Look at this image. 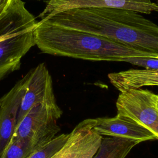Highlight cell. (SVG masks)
<instances>
[{"label":"cell","instance_id":"1","mask_svg":"<svg viewBox=\"0 0 158 158\" xmlns=\"http://www.w3.org/2000/svg\"><path fill=\"white\" fill-rule=\"evenodd\" d=\"M43 20L102 36L158 58V25L139 12L110 8H73Z\"/></svg>","mask_w":158,"mask_h":158},{"label":"cell","instance_id":"2","mask_svg":"<svg viewBox=\"0 0 158 158\" xmlns=\"http://www.w3.org/2000/svg\"><path fill=\"white\" fill-rule=\"evenodd\" d=\"M36 45L41 52L94 61L123 62L125 59L156 56L87 31L41 20L35 30Z\"/></svg>","mask_w":158,"mask_h":158},{"label":"cell","instance_id":"3","mask_svg":"<svg viewBox=\"0 0 158 158\" xmlns=\"http://www.w3.org/2000/svg\"><path fill=\"white\" fill-rule=\"evenodd\" d=\"M35 17L22 0H10L0 18V80L19 70L22 58L36 45Z\"/></svg>","mask_w":158,"mask_h":158},{"label":"cell","instance_id":"4","mask_svg":"<svg viewBox=\"0 0 158 158\" xmlns=\"http://www.w3.org/2000/svg\"><path fill=\"white\" fill-rule=\"evenodd\" d=\"M62 111L56 100L33 106L17 125L12 139H28L36 147L51 141L60 131L57 121Z\"/></svg>","mask_w":158,"mask_h":158},{"label":"cell","instance_id":"5","mask_svg":"<svg viewBox=\"0 0 158 158\" xmlns=\"http://www.w3.org/2000/svg\"><path fill=\"white\" fill-rule=\"evenodd\" d=\"M158 95L148 89L120 92L116 101L117 114L128 117L149 130L158 139Z\"/></svg>","mask_w":158,"mask_h":158},{"label":"cell","instance_id":"6","mask_svg":"<svg viewBox=\"0 0 158 158\" xmlns=\"http://www.w3.org/2000/svg\"><path fill=\"white\" fill-rule=\"evenodd\" d=\"M96 123V118H86L78 123L51 158H93L103 138L94 131Z\"/></svg>","mask_w":158,"mask_h":158},{"label":"cell","instance_id":"7","mask_svg":"<svg viewBox=\"0 0 158 158\" xmlns=\"http://www.w3.org/2000/svg\"><path fill=\"white\" fill-rule=\"evenodd\" d=\"M81 7L124 9L146 14L158 12V6L151 0H49L40 16Z\"/></svg>","mask_w":158,"mask_h":158},{"label":"cell","instance_id":"8","mask_svg":"<svg viewBox=\"0 0 158 158\" xmlns=\"http://www.w3.org/2000/svg\"><path fill=\"white\" fill-rule=\"evenodd\" d=\"M27 85L25 76L0 98V158L11 141Z\"/></svg>","mask_w":158,"mask_h":158},{"label":"cell","instance_id":"9","mask_svg":"<svg viewBox=\"0 0 158 158\" xmlns=\"http://www.w3.org/2000/svg\"><path fill=\"white\" fill-rule=\"evenodd\" d=\"M94 130L101 136L120 137L141 142L156 139L148 129L131 118L117 114L114 117L97 118Z\"/></svg>","mask_w":158,"mask_h":158},{"label":"cell","instance_id":"10","mask_svg":"<svg viewBox=\"0 0 158 158\" xmlns=\"http://www.w3.org/2000/svg\"><path fill=\"white\" fill-rule=\"evenodd\" d=\"M111 84L120 92L143 86H158V69H129L108 75Z\"/></svg>","mask_w":158,"mask_h":158},{"label":"cell","instance_id":"11","mask_svg":"<svg viewBox=\"0 0 158 158\" xmlns=\"http://www.w3.org/2000/svg\"><path fill=\"white\" fill-rule=\"evenodd\" d=\"M139 141L120 137L102 138L100 147L93 158H125Z\"/></svg>","mask_w":158,"mask_h":158},{"label":"cell","instance_id":"12","mask_svg":"<svg viewBox=\"0 0 158 158\" xmlns=\"http://www.w3.org/2000/svg\"><path fill=\"white\" fill-rule=\"evenodd\" d=\"M38 148L30 140L11 139L1 158H27Z\"/></svg>","mask_w":158,"mask_h":158},{"label":"cell","instance_id":"13","mask_svg":"<svg viewBox=\"0 0 158 158\" xmlns=\"http://www.w3.org/2000/svg\"><path fill=\"white\" fill-rule=\"evenodd\" d=\"M69 133L56 136L51 141L35 150L27 158H51L64 145Z\"/></svg>","mask_w":158,"mask_h":158},{"label":"cell","instance_id":"14","mask_svg":"<svg viewBox=\"0 0 158 158\" xmlns=\"http://www.w3.org/2000/svg\"><path fill=\"white\" fill-rule=\"evenodd\" d=\"M123 62L144 67V69H158V59L146 57H133L125 59Z\"/></svg>","mask_w":158,"mask_h":158},{"label":"cell","instance_id":"15","mask_svg":"<svg viewBox=\"0 0 158 158\" xmlns=\"http://www.w3.org/2000/svg\"><path fill=\"white\" fill-rule=\"evenodd\" d=\"M10 1V0H0V9L6 7Z\"/></svg>","mask_w":158,"mask_h":158},{"label":"cell","instance_id":"16","mask_svg":"<svg viewBox=\"0 0 158 158\" xmlns=\"http://www.w3.org/2000/svg\"><path fill=\"white\" fill-rule=\"evenodd\" d=\"M6 7H7V6H6ZM6 7H2V8H1V9H0V18H1V17L2 16V14L4 13V12L5 9H6Z\"/></svg>","mask_w":158,"mask_h":158},{"label":"cell","instance_id":"17","mask_svg":"<svg viewBox=\"0 0 158 158\" xmlns=\"http://www.w3.org/2000/svg\"><path fill=\"white\" fill-rule=\"evenodd\" d=\"M156 4L158 6V0H156Z\"/></svg>","mask_w":158,"mask_h":158},{"label":"cell","instance_id":"18","mask_svg":"<svg viewBox=\"0 0 158 158\" xmlns=\"http://www.w3.org/2000/svg\"><path fill=\"white\" fill-rule=\"evenodd\" d=\"M157 105H158V99H157Z\"/></svg>","mask_w":158,"mask_h":158}]
</instances>
